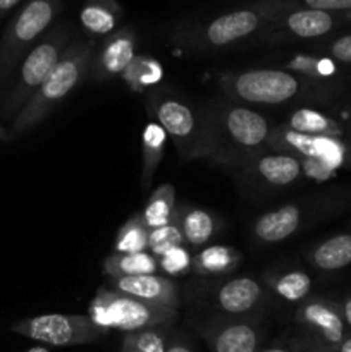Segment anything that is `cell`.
Instances as JSON below:
<instances>
[{
    "instance_id": "16",
    "label": "cell",
    "mask_w": 351,
    "mask_h": 352,
    "mask_svg": "<svg viewBox=\"0 0 351 352\" xmlns=\"http://www.w3.org/2000/svg\"><path fill=\"white\" fill-rule=\"evenodd\" d=\"M215 305L226 316L255 318L267 305V287L251 277H234L219 285Z\"/></svg>"
},
{
    "instance_id": "31",
    "label": "cell",
    "mask_w": 351,
    "mask_h": 352,
    "mask_svg": "<svg viewBox=\"0 0 351 352\" xmlns=\"http://www.w3.org/2000/svg\"><path fill=\"white\" fill-rule=\"evenodd\" d=\"M286 71H291L312 82L330 81L336 76V65L332 58L312 57V55H295L286 64Z\"/></svg>"
},
{
    "instance_id": "42",
    "label": "cell",
    "mask_w": 351,
    "mask_h": 352,
    "mask_svg": "<svg viewBox=\"0 0 351 352\" xmlns=\"http://www.w3.org/2000/svg\"><path fill=\"white\" fill-rule=\"evenodd\" d=\"M0 141H9V136H7V129L3 127L2 122H0Z\"/></svg>"
},
{
    "instance_id": "40",
    "label": "cell",
    "mask_w": 351,
    "mask_h": 352,
    "mask_svg": "<svg viewBox=\"0 0 351 352\" xmlns=\"http://www.w3.org/2000/svg\"><path fill=\"white\" fill-rule=\"evenodd\" d=\"M258 352H298V351H296V347L289 342L288 346H274V347H268V349H262Z\"/></svg>"
},
{
    "instance_id": "23",
    "label": "cell",
    "mask_w": 351,
    "mask_h": 352,
    "mask_svg": "<svg viewBox=\"0 0 351 352\" xmlns=\"http://www.w3.org/2000/svg\"><path fill=\"white\" fill-rule=\"evenodd\" d=\"M167 138V133L155 120H150L145 126L143 136H141V189L143 192H148L155 172L164 158Z\"/></svg>"
},
{
    "instance_id": "37",
    "label": "cell",
    "mask_w": 351,
    "mask_h": 352,
    "mask_svg": "<svg viewBox=\"0 0 351 352\" xmlns=\"http://www.w3.org/2000/svg\"><path fill=\"white\" fill-rule=\"evenodd\" d=\"M337 302H339V309H341V315H343L344 323H346L348 330H350L351 333V292L344 296V298H341Z\"/></svg>"
},
{
    "instance_id": "15",
    "label": "cell",
    "mask_w": 351,
    "mask_h": 352,
    "mask_svg": "<svg viewBox=\"0 0 351 352\" xmlns=\"http://www.w3.org/2000/svg\"><path fill=\"white\" fill-rule=\"evenodd\" d=\"M136 48L138 34L134 28L120 26L102 40L98 52L93 57L89 78L96 82H103L123 76L127 65L138 55Z\"/></svg>"
},
{
    "instance_id": "41",
    "label": "cell",
    "mask_w": 351,
    "mask_h": 352,
    "mask_svg": "<svg viewBox=\"0 0 351 352\" xmlns=\"http://www.w3.org/2000/svg\"><path fill=\"white\" fill-rule=\"evenodd\" d=\"M291 344H292V346L296 347V351H298V352H322V351H317V349H313V347H308V346H305V344H301V342H299L298 339L291 340Z\"/></svg>"
},
{
    "instance_id": "35",
    "label": "cell",
    "mask_w": 351,
    "mask_h": 352,
    "mask_svg": "<svg viewBox=\"0 0 351 352\" xmlns=\"http://www.w3.org/2000/svg\"><path fill=\"white\" fill-rule=\"evenodd\" d=\"M326 52L332 60L351 65V34H344L330 41L326 47Z\"/></svg>"
},
{
    "instance_id": "14",
    "label": "cell",
    "mask_w": 351,
    "mask_h": 352,
    "mask_svg": "<svg viewBox=\"0 0 351 352\" xmlns=\"http://www.w3.org/2000/svg\"><path fill=\"white\" fill-rule=\"evenodd\" d=\"M212 352H258L264 342V329L257 318L217 316L198 327Z\"/></svg>"
},
{
    "instance_id": "29",
    "label": "cell",
    "mask_w": 351,
    "mask_h": 352,
    "mask_svg": "<svg viewBox=\"0 0 351 352\" xmlns=\"http://www.w3.org/2000/svg\"><path fill=\"white\" fill-rule=\"evenodd\" d=\"M120 78L124 79L131 91L145 93L151 86L158 85L164 78V69H162L160 62L155 58L147 57V55H140L133 58L126 71L123 72Z\"/></svg>"
},
{
    "instance_id": "33",
    "label": "cell",
    "mask_w": 351,
    "mask_h": 352,
    "mask_svg": "<svg viewBox=\"0 0 351 352\" xmlns=\"http://www.w3.org/2000/svg\"><path fill=\"white\" fill-rule=\"evenodd\" d=\"M158 268L165 274V277H179V275H186L191 272L193 267V256L189 254L188 248L179 246L174 250L167 251L157 258Z\"/></svg>"
},
{
    "instance_id": "28",
    "label": "cell",
    "mask_w": 351,
    "mask_h": 352,
    "mask_svg": "<svg viewBox=\"0 0 351 352\" xmlns=\"http://www.w3.org/2000/svg\"><path fill=\"white\" fill-rule=\"evenodd\" d=\"M174 325H160L124 333L120 352H167Z\"/></svg>"
},
{
    "instance_id": "2",
    "label": "cell",
    "mask_w": 351,
    "mask_h": 352,
    "mask_svg": "<svg viewBox=\"0 0 351 352\" xmlns=\"http://www.w3.org/2000/svg\"><path fill=\"white\" fill-rule=\"evenodd\" d=\"M95 48L88 38L74 36L62 54L61 60L41 82L30 102L7 129L9 141H16L36 129L78 86L89 78Z\"/></svg>"
},
{
    "instance_id": "38",
    "label": "cell",
    "mask_w": 351,
    "mask_h": 352,
    "mask_svg": "<svg viewBox=\"0 0 351 352\" xmlns=\"http://www.w3.org/2000/svg\"><path fill=\"white\" fill-rule=\"evenodd\" d=\"M23 0H0V23L16 9Z\"/></svg>"
},
{
    "instance_id": "34",
    "label": "cell",
    "mask_w": 351,
    "mask_h": 352,
    "mask_svg": "<svg viewBox=\"0 0 351 352\" xmlns=\"http://www.w3.org/2000/svg\"><path fill=\"white\" fill-rule=\"evenodd\" d=\"M291 7L326 10V12H351V0H286Z\"/></svg>"
},
{
    "instance_id": "1",
    "label": "cell",
    "mask_w": 351,
    "mask_h": 352,
    "mask_svg": "<svg viewBox=\"0 0 351 352\" xmlns=\"http://www.w3.org/2000/svg\"><path fill=\"white\" fill-rule=\"evenodd\" d=\"M289 7L286 0H255L209 19L181 24L172 31L171 38L186 50L200 54L227 50L246 40H257L258 34Z\"/></svg>"
},
{
    "instance_id": "10",
    "label": "cell",
    "mask_w": 351,
    "mask_h": 352,
    "mask_svg": "<svg viewBox=\"0 0 351 352\" xmlns=\"http://www.w3.org/2000/svg\"><path fill=\"white\" fill-rule=\"evenodd\" d=\"M296 339L317 351H330L351 336L341 315L339 302L327 296H310L295 309Z\"/></svg>"
},
{
    "instance_id": "32",
    "label": "cell",
    "mask_w": 351,
    "mask_h": 352,
    "mask_svg": "<svg viewBox=\"0 0 351 352\" xmlns=\"http://www.w3.org/2000/svg\"><path fill=\"white\" fill-rule=\"evenodd\" d=\"M179 246H184V236H182L181 223H179V213H176V219L171 223L150 230L148 253L153 254L155 258H160L162 254Z\"/></svg>"
},
{
    "instance_id": "13",
    "label": "cell",
    "mask_w": 351,
    "mask_h": 352,
    "mask_svg": "<svg viewBox=\"0 0 351 352\" xmlns=\"http://www.w3.org/2000/svg\"><path fill=\"white\" fill-rule=\"evenodd\" d=\"M336 26V14L306 7H289L258 34L257 40L267 45L317 40L332 33Z\"/></svg>"
},
{
    "instance_id": "4",
    "label": "cell",
    "mask_w": 351,
    "mask_h": 352,
    "mask_svg": "<svg viewBox=\"0 0 351 352\" xmlns=\"http://www.w3.org/2000/svg\"><path fill=\"white\" fill-rule=\"evenodd\" d=\"M74 36V26L69 21H61L28 52L0 96V122H9V126L14 122L41 82L54 71Z\"/></svg>"
},
{
    "instance_id": "22",
    "label": "cell",
    "mask_w": 351,
    "mask_h": 352,
    "mask_svg": "<svg viewBox=\"0 0 351 352\" xmlns=\"http://www.w3.org/2000/svg\"><path fill=\"white\" fill-rule=\"evenodd\" d=\"M240 263V251L227 244H212L193 256L191 272L203 277H220V275L233 274Z\"/></svg>"
},
{
    "instance_id": "46",
    "label": "cell",
    "mask_w": 351,
    "mask_h": 352,
    "mask_svg": "<svg viewBox=\"0 0 351 352\" xmlns=\"http://www.w3.org/2000/svg\"><path fill=\"white\" fill-rule=\"evenodd\" d=\"M350 226H351V220H350Z\"/></svg>"
},
{
    "instance_id": "45",
    "label": "cell",
    "mask_w": 351,
    "mask_h": 352,
    "mask_svg": "<svg viewBox=\"0 0 351 352\" xmlns=\"http://www.w3.org/2000/svg\"><path fill=\"white\" fill-rule=\"evenodd\" d=\"M350 113H351V107H350Z\"/></svg>"
},
{
    "instance_id": "36",
    "label": "cell",
    "mask_w": 351,
    "mask_h": 352,
    "mask_svg": "<svg viewBox=\"0 0 351 352\" xmlns=\"http://www.w3.org/2000/svg\"><path fill=\"white\" fill-rule=\"evenodd\" d=\"M167 352H195V349H193V346L189 344L188 337L184 333L176 332L174 330V333L171 337V342H169Z\"/></svg>"
},
{
    "instance_id": "7",
    "label": "cell",
    "mask_w": 351,
    "mask_h": 352,
    "mask_svg": "<svg viewBox=\"0 0 351 352\" xmlns=\"http://www.w3.org/2000/svg\"><path fill=\"white\" fill-rule=\"evenodd\" d=\"M62 0H26L10 17L0 36V91L6 89L21 60L55 24Z\"/></svg>"
},
{
    "instance_id": "12",
    "label": "cell",
    "mask_w": 351,
    "mask_h": 352,
    "mask_svg": "<svg viewBox=\"0 0 351 352\" xmlns=\"http://www.w3.org/2000/svg\"><path fill=\"white\" fill-rule=\"evenodd\" d=\"M268 148L279 153L292 155L299 160H319L334 172L346 164L350 155L343 138L310 136L292 131L284 124L274 126L268 140Z\"/></svg>"
},
{
    "instance_id": "8",
    "label": "cell",
    "mask_w": 351,
    "mask_h": 352,
    "mask_svg": "<svg viewBox=\"0 0 351 352\" xmlns=\"http://www.w3.org/2000/svg\"><path fill=\"white\" fill-rule=\"evenodd\" d=\"M88 316L107 336L110 330L129 333L151 327L174 325L178 309L150 305L103 285L89 302Z\"/></svg>"
},
{
    "instance_id": "24",
    "label": "cell",
    "mask_w": 351,
    "mask_h": 352,
    "mask_svg": "<svg viewBox=\"0 0 351 352\" xmlns=\"http://www.w3.org/2000/svg\"><path fill=\"white\" fill-rule=\"evenodd\" d=\"M284 126L291 127L292 131H298V133L310 134V136H344V127L341 126L339 120H336L322 110L310 109V107L292 110L286 119Z\"/></svg>"
},
{
    "instance_id": "39",
    "label": "cell",
    "mask_w": 351,
    "mask_h": 352,
    "mask_svg": "<svg viewBox=\"0 0 351 352\" xmlns=\"http://www.w3.org/2000/svg\"><path fill=\"white\" fill-rule=\"evenodd\" d=\"M327 352H351V336H348L343 342L337 344L336 347H332V349L327 351Z\"/></svg>"
},
{
    "instance_id": "17",
    "label": "cell",
    "mask_w": 351,
    "mask_h": 352,
    "mask_svg": "<svg viewBox=\"0 0 351 352\" xmlns=\"http://www.w3.org/2000/svg\"><path fill=\"white\" fill-rule=\"evenodd\" d=\"M109 289L141 299L150 305L178 309L179 289L165 275H138V277H114L109 280Z\"/></svg>"
},
{
    "instance_id": "25",
    "label": "cell",
    "mask_w": 351,
    "mask_h": 352,
    "mask_svg": "<svg viewBox=\"0 0 351 352\" xmlns=\"http://www.w3.org/2000/svg\"><path fill=\"white\" fill-rule=\"evenodd\" d=\"M184 244L191 248L205 246L217 232V219L206 210L198 206H182L178 208Z\"/></svg>"
},
{
    "instance_id": "30",
    "label": "cell",
    "mask_w": 351,
    "mask_h": 352,
    "mask_svg": "<svg viewBox=\"0 0 351 352\" xmlns=\"http://www.w3.org/2000/svg\"><path fill=\"white\" fill-rule=\"evenodd\" d=\"M148 236L150 229L141 219V213H134L116 234L114 239V253H143L148 250Z\"/></svg>"
},
{
    "instance_id": "44",
    "label": "cell",
    "mask_w": 351,
    "mask_h": 352,
    "mask_svg": "<svg viewBox=\"0 0 351 352\" xmlns=\"http://www.w3.org/2000/svg\"><path fill=\"white\" fill-rule=\"evenodd\" d=\"M346 144H348V150H350V155H351V134H350V136H348Z\"/></svg>"
},
{
    "instance_id": "20",
    "label": "cell",
    "mask_w": 351,
    "mask_h": 352,
    "mask_svg": "<svg viewBox=\"0 0 351 352\" xmlns=\"http://www.w3.org/2000/svg\"><path fill=\"white\" fill-rule=\"evenodd\" d=\"M306 260L317 272L332 274L351 267V232L336 234L315 244L306 253Z\"/></svg>"
},
{
    "instance_id": "11",
    "label": "cell",
    "mask_w": 351,
    "mask_h": 352,
    "mask_svg": "<svg viewBox=\"0 0 351 352\" xmlns=\"http://www.w3.org/2000/svg\"><path fill=\"white\" fill-rule=\"evenodd\" d=\"M233 172L236 181L244 189L267 192L288 189L305 177L299 158L279 153L270 148H265L244 158Z\"/></svg>"
},
{
    "instance_id": "6",
    "label": "cell",
    "mask_w": 351,
    "mask_h": 352,
    "mask_svg": "<svg viewBox=\"0 0 351 352\" xmlns=\"http://www.w3.org/2000/svg\"><path fill=\"white\" fill-rule=\"evenodd\" d=\"M219 86L227 98L253 105H284L319 93L315 82L286 69L224 72L219 78Z\"/></svg>"
},
{
    "instance_id": "19",
    "label": "cell",
    "mask_w": 351,
    "mask_h": 352,
    "mask_svg": "<svg viewBox=\"0 0 351 352\" xmlns=\"http://www.w3.org/2000/svg\"><path fill=\"white\" fill-rule=\"evenodd\" d=\"M124 10L117 0H86L79 12V23L92 41L107 38L120 28Z\"/></svg>"
},
{
    "instance_id": "21",
    "label": "cell",
    "mask_w": 351,
    "mask_h": 352,
    "mask_svg": "<svg viewBox=\"0 0 351 352\" xmlns=\"http://www.w3.org/2000/svg\"><path fill=\"white\" fill-rule=\"evenodd\" d=\"M264 282L268 291L292 305H299L306 298H310L313 287L312 277L305 270H298V268L267 272L264 275Z\"/></svg>"
},
{
    "instance_id": "9",
    "label": "cell",
    "mask_w": 351,
    "mask_h": 352,
    "mask_svg": "<svg viewBox=\"0 0 351 352\" xmlns=\"http://www.w3.org/2000/svg\"><path fill=\"white\" fill-rule=\"evenodd\" d=\"M10 332L54 347L86 346L98 342L105 333L89 320L88 315H64L47 313L17 320L10 325Z\"/></svg>"
},
{
    "instance_id": "27",
    "label": "cell",
    "mask_w": 351,
    "mask_h": 352,
    "mask_svg": "<svg viewBox=\"0 0 351 352\" xmlns=\"http://www.w3.org/2000/svg\"><path fill=\"white\" fill-rule=\"evenodd\" d=\"M141 219L150 230L164 227L176 219V189L172 184H162L155 189L145 205Z\"/></svg>"
},
{
    "instance_id": "43",
    "label": "cell",
    "mask_w": 351,
    "mask_h": 352,
    "mask_svg": "<svg viewBox=\"0 0 351 352\" xmlns=\"http://www.w3.org/2000/svg\"><path fill=\"white\" fill-rule=\"evenodd\" d=\"M24 352H50V351L43 346H34V347H30V349L24 351Z\"/></svg>"
},
{
    "instance_id": "18",
    "label": "cell",
    "mask_w": 351,
    "mask_h": 352,
    "mask_svg": "<svg viewBox=\"0 0 351 352\" xmlns=\"http://www.w3.org/2000/svg\"><path fill=\"white\" fill-rule=\"evenodd\" d=\"M303 220H305L303 206L299 203H288L258 217L251 234L262 244H277L295 236L303 226Z\"/></svg>"
},
{
    "instance_id": "26",
    "label": "cell",
    "mask_w": 351,
    "mask_h": 352,
    "mask_svg": "<svg viewBox=\"0 0 351 352\" xmlns=\"http://www.w3.org/2000/svg\"><path fill=\"white\" fill-rule=\"evenodd\" d=\"M158 270V261L148 251L143 253H114L103 260V274L107 277H138L153 275Z\"/></svg>"
},
{
    "instance_id": "3",
    "label": "cell",
    "mask_w": 351,
    "mask_h": 352,
    "mask_svg": "<svg viewBox=\"0 0 351 352\" xmlns=\"http://www.w3.org/2000/svg\"><path fill=\"white\" fill-rule=\"evenodd\" d=\"M202 110L213 143V164L234 170L244 158L268 148L274 126L257 110L231 102L212 103Z\"/></svg>"
},
{
    "instance_id": "5",
    "label": "cell",
    "mask_w": 351,
    "mask_h": 352,
    "mask_svg": "<svg viewBox=\"0 0 351 352\" xmlns=\"http://www.w3.org/2000/svg\"><path fill=\"white\" fill-rule=\"evenodd\" d=\"M151 120L160 124L182 160H212L213 143L203 110H196L179 95L158 89L148 98Z\"/></svg>"
}]
</instances>
